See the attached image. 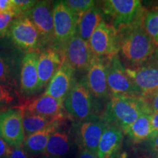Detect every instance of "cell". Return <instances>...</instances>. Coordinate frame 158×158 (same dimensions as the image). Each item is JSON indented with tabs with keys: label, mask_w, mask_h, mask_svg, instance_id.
Masks as SVG:
<instances>
[{
	"label": "cell",
	"mask_w": 158,
	"mask_h": 158,
	"mask_svg": "<svg viewBox=\"0 0 158 158\" xmlns=\"http://www.w3.org/2000/svg\"><path fill=\"white\" fill-rule=\"evenodd\" d=\"M152 113H158V91L147 99H143Z\"/></svg>",
	"instance_id": "obj_32"
},
{
	"label": "cell",
	"mask_w": 158,
	"mask_h": 158,
	"mask_svg": "<svg viewBox=\"0 0 158 158\" xmlns=\"http://www.w3.org/2000/svg\"><path fill=\"white\" fill-rule=\"evenodd\" d=\"M17 17L23 14L34 7L37 1L33 0H12Z\"/></svg>",
	"instance_id": "obj_28"
},
{
	"label": "cell",
	"mask_w": 158,
	"mask_h": 158,
	"mask_svg": "<svg viewBox=\"0 0 158 158\" xmlns=\"http://www.w3.org/2000/svg\"><path fill=\"white\" fill-rule=\"evenodd\" d=\"M142 26L146 32L158 47V7L145 11Z\"/></svg>",
	"instance_id": "obj_26"
},
{
	"label": "cell",
	"mask_w": 158,
	"mask_h": 158,
	"mask_svg": "<svg viewBox=\"0 0 158 158\" xmlns=\"http://www.w3.org/2000/svg\"><path fill=\"white\" fill-rule=\"evenodd\" d=\"M76 158H99L98 154L87 150H81L79 151Z\"/></svg>",
	"instance_id": "obj_36"
},
{
	"label": "cell",
	"mask_w": 158,
	"mask_h": 158,
	"mask_svg": "<svg viewBox=\"0 0 158 158\" xmlns=\"http://www.w3.org/2000/svg\"><path fill=\"white\" fill-rule=\"evenodd\" d=\"M64 102L67 113L76 123L99 116V105L85 78L76 81Z\"/></svg>",
	"instance_id": "obj_3"
},
{
	"label": "cell",
	"mask_w": 158,
	"mask_h": 158,
	"mask_svg": "<svg viewBox=\"0 0 158 158\" xmlns=\"http://www.w3.org/2000/svg\"><path fill=\"white\" fill-rule=\"evenodd\" d=\"M124 133L119 128L107 124L98 148L99 158H113L121 147Z\"/></svg>",
	"instance_id": "obj_21"
},
{
	"label": "cell",
	"mask_w": 158,
	"mask_h": 158,
	"mask_svg": "<svg viewBox=\"0 0 158 158\" xmlns=\"http://www.w3.org/2000/svg\"><path fill=\"white\" fill-rule=\"evenodd\" d=\"M138 95L147 99L158 91V51L148 62L135 68H126Z\"/></svg>",
	"instance_id": "obj_7"
},
{
	"label": "cell",
	"mask_w": 158,
	"mask_h": 158,
	"mask_svg": "<svg viewBox=\"0 0 158 158\" xmlns=\"http://www.w3.org/2000/svg\"><path fill=\"white\" fill-rule=\"evenodd\" d=\"M88 43L94 56L99 58L111 59L119 52L117 33L105 21L98 25Z\"/></svg>",
	"instance_id": "obj_9"
},
{
	"label": "cell",
	"mask_w": 158,
	"mask_h": 158,
	"mask_svg": "<svg viewBox=\"0 0 158 158\" xmlns=\"http://www.w3.org/2000/svg\"><path fill=\"white\" fill-rule=\"evenodd\" d=\"M107 83L110 97L138 96L119 57L106 59Z\"/></svg>",
	"instance_id": "obj_10"
},
{
	"label": "cell",
	"mask_w": 158,
	"mask_h": 158,
	"mask_svg": "<svg viewBox=\"0 0 158 158\" xmlns=\"http://www.w3.org/2000/svg\"><path fill=\"white\" fill-rule=\"evenodd\" d=\"M38 158H56V157H51V156H48V155H45V154H43V155H41L40 157H39Z\"/></svg>",
	"instance_id": "obj_37"
},
{
	"label": "cell",
	"mask_w": 158,
	"mask_h": 158,
	"mask_svg": "<svg viewBox=\"0 0 158 158\" xmlns=\"http://www.w3.org/2000/svg\"><path fill=\"white\" fill-rule=\"evenodd\" d=\"M103 16L110 20L116 31L127 28L143 19L146 10L139 0H106L100 3Z\"/></svg>",
	"instance_id": "obj_4"
},
{
	"label": "cell",
	"mask_w": 158,
	"mask_h": 158,
	"mask_svg": "<svg viewBox=\"0 0 158 158\" xmlns=\"http://www.w3.org/2000/svg\"><path fill=\"white\" fill-rule=\"evenodd\" d=\"M60 127L49 138L45 155L60 158L64 157L70 152L72 145L70 132L61 130Z\"/></svg>",
	"instance_id": "obj_24"
},
{
	"label": "cell",
	"mask_w": 158,
	"mask_h": 158,
	"mask_svg": "<svg viewBox=\"0 0 158 158\" xmlns=\"http://www.w3.org/2000/svg\"><path fill=\"white\" fill-rule=\"evenodd\" d=\"M0 138L12 148L22 147L26 135L22 111L19 108L0 112Z\"/></svg>",
	"instance_id": "obj_11"
},
{
	"label": "cell",
	"mask_w": 158,
	"mask_h": 158,
	"mask_svg": "<svg viewBox=\"0 0 158 158\" xmlns=\"http://www.w3.org/2000/svg\"><path fill=\"white\" fill-rule=\"evenodd\" d=\"M21 111H22L23 124L26 137L45 129L52 122L57 121L29 112L23 111V110Z\"/></svg>",
	"instance_id": "obj_25"
},
{
	"label": "cell",
	"mask_w": 158,
	"mask_h": 158,
	"mask_svg": "<svg viewBox=\"0 0 158 158\" xmlns=\"http://www.w3.org/2000/svg\"><path fill=\"white\" fill-rule=\"evenodd\" d=\"M143 19L127 28L116 31L119 52L127 65L135 68L151 59L158 51L155 45L142 26Z\"/></svg>",
	"instance_id": "obj_1"
},
{
	"label": "cell",
	"mask_w": 158,
	"mask_h": 158,
	"mask_svg": "<svg viewBox=\"0 0 158 158\" xmlns=\"http://www.w3.org/2000/svg\"><path fill=\"white\" fill-rule=\"evenodd\" d=\"M74 74L75 71L68 63L63 60L60 68L48 84L44 94L64 102L76 81Z\"/></svg>",
	"instance_id": "obj_16"
},
{
	"label": "cell",
	"mask_w": 158,
	"mask_h": 158,
	"mask_svg": "<svg viewBox=\"0 0 158 158\" xmlns=\"http://www.w3.org/2000/svg\"><path fill=\"white\" fill-rule=\"evenodd\" d=\"M103 21V14L98 6L82 13L78 19L76 34L86 42H89L98 25Z\"/></svg>",
	"instance_id": "obj_22"
},
{
	"label": "cell",
	"mask_w": 158,
	"mask_h": 158,
	"mask_svg": "<svg viewBox=\"0 0 158 158\" xmlns=\"http://www.w3.org/2000/svg\"><path fill=\"white\" fill-rule=\"evenodd\" d=\"M62 62V55L53 47H48L39 54L37 62L39 91L49 84Z\"/></svg>",
	"instance_id": "obj_18"
},
{
	"label": "cell",
	"mask_w": 158,
	"mask_h": 158,
	"mask_svg": "<svg viewBox=\"0 0 158 158\" xmlns=\"http://www.w3.org/2000/svg\"><path fill=\"white\" fill-rule=\"evenodd\" d=\"M37 52L27 53L21 60L20 70V91L25 96H30L39 91Z\"/></svg>",
	"instance_id": "obj_17"
},
{
	"label": "cell",
	"mask_w": 158,
	"mask_h": 158,
	"mask_svg": "<svg viewBox=\"0 0 158 158\" xmlns=\"http://www.w3.org/2000/svg\"><path fill=\"white\" fill-rule=\"evenodd\" d=\"M147 110H150L145 100L139 96L110 97L102 118L108 124L119 128L124 133Z\"/></svg>",
	"instance_id": "obj_2"
},
{
	"label": "cell",
	"mask_w": 158,
	"mask_h": 158,
	"mask_svg": "<svg viewBox=\"0 0 158 158\" xmlns=\"http://www.w3.org/2000/svg\"><path fill=\"white\" fill-rule=\"evenodd\" d=\"M14 15L10 13H0V37H5L8 35L10 26L13 21Z\"/></svg>",
	"instance_id": "obj_29"
},
{
	"label": "cell",
	"mask_w": 158,
	"mask_h": 158,
	"mask_svg": "<svg viewBox=\"0 0 158 158\" xmlns=\"http://www.w3.org/2000/svg\"><path fill=\"white\" fill-rule=\"evenodd\" d=\"M21 64L18 54L0 50V84L15 88L20 79Z\"/></svg>",
	"instance_id": "obj_19"
},
{
	"label": "cell",
	"mask_w": 158,
	"mask_h": 158,
	"mask_svg": "<svg viewBox=\"0 0 158 158\" xmlns=\"http://www.w3.org/2000/svg\"><path fill=\"white\" fill-rule=\"evenodd\" d=\"M8 36L15 46L28 53L36 52L44 47L35 26L23 14L13 20L10 26Z\"/></svg>",
	"instance_id": "obj_6"
},
{
	"label": "cell",
	"mask_w": 158,
	"mask_h": 158,
	"mask_svg": "<svg viewBox=\"0 0 158 158\" xmlns=\"http://www.w3.org/2000/svg\"><path fill=\"white\" fill-rule=\"evenodd\" d=\"M62 56L76 71H87L95 58L88 42L76 34L71 38L62 50Z\"/></svg>",
	"instance_id": "obj_12"
},
{
	"label": "cell",
	"mask_w": 158,
	"mask_h": 158,
	"mask_svg": "<svg viewBox=\"0 0 158 158\" xmlns=\"http://www.w3.org/2000/svg\"><path fill=\"white\" fill-rule=\"evenodd\" d=\"M147 142V150L152 158H158V134L154 135Z\"/></svg>",
	"instance_id": "obj_31"
},
{
	"label": "cell",
	"mask_w": 158,
	"mask_h": 158,
	"mask_svg": "<svg viewBox=\"0 0 158 158\" xmlns=\"http://www.w3.org/2000/svg\"><path fill=\"white\" fill-rule=\"evenodd\" d=\"M63 2L69 10L78 18L82 13L97 5L96 2L92 0H67Z\"/></svg>",
	"instance_id": "obj_27"
},
{
	"label": "cell",
	"mask_w": 158,
	"mask_h": 158,
	"mask_svg": "<svg viewBox=\"0 0 158 158\" xmlns=\"http://www.w3.org/2000/svg\"><path fill=\"white\" fill-rule=\"evenodd\" d=\"M54 40L51 47L62 55V50L68 41L76 34L78 18L71 12L63 1L54 2Z\"/></svg>",
	"instance_id": "obj_5"
},
{
	"label": "cell",
	"mask_w": 158,
	"mask_h": 158,
	"mask_svg": "<svg viewBox=\"0 0 158 158\" xmlns=\"http://www.w3.org/2000/svg\"><path fill=\"white\" fill-rule=\"evenodd\" d=\"M86 72L85 80L92 95L99 100L110 98L107 83L106 59L95 56Z\"/></svg>",
	"instance_id": "obj_14"
},
{
	"label": "cell",
	"mask_w": 158,
	"mask_h": 158,
	"mask_svg": "<svg viewBox=\"0 0 158 158\" xmlns=\"http://www.w3.org/2000/svg\"><path fill=\"white\" fill-rule=\"evenodd\" d=\"M64 120H57L40 131L26 137L23 149L31 155L44 154L50 136L62 125Z\"/></svg>",
	"instance_id": "obj_20"
},
{
	"label": "cell",
	"mask_w": 158,
	"mask_h": 158,
	"mask_svg": "<svg viewBox=\"0 0 158 158\" xmlns=\"http://www.w3.org/2000/svg\"><path fill=\"white\" fill-rule=\"evenodd\" d=\"M12 147L0 138V158H9Z\"/></svg>",
	"instance_id": "obj_34"
},
{
	"label": "cell",
	"mask_w": 158,
	"mask_h": 158,
	"mask_svg": "<svg viewBox=\"0 0 158 158\" xmlns=\"http://www.w3.org/2000/svg\"><path fill=\"white\" fill-rule=\"evenodd\" d=\"M14 100V95L11 92V88L0 84V108L5 107Z\"/></svg>",
	"instance_id": "obj_30"
},
{
	"label": "cell",
	"mask_w": 158,
	"mask_h": 158,
	"mask_svg": "<svg viewBox=\"0 0 158 158\" xmlns=\"http://www.w3.org/2000/svg\"><path fill=\"white\" fill-rule=\"evenodd\" d=\"M152 113L151 110H147L142 114L124 133L133 143L147 141L153 135L151 125Z\"/></svg>",
	"instance_id": "obj_23"
},
{
	"label": "cell",
	"mask_w": 158,
	"mask_h": 158,
	"mask_svg": "<svg viewBox=\"0 0 158 158\" xmlns=\"http://www.w3.org/2000/svg\"><path fill=\"white\" fill-rule=\"evenodd\" d=\"M19 109L52 120H64L63 102L44 94L40 98L26 102Z\"/></svg>",
	"instance_id": "obj_15"
},
{
	"label": "cell",
	"mask_w": 158,
	"mask_h": 158,
	"mask_svg": "<svg viewBox=\"0 0 158 158\" xmlns=\"http://www.w3.org/2000/svg\"><path fill=\"white\" fill-rule=\"evenodd\" d=\"M151 125L153 135L158 134V113H152Z\"/></svg>",
	"instance_id": "obj_35"
},
{
	"label": "cell",
	"mask_w": 158,
	"mask_h": 158,
	"mask_svg": "<svg viewBox=\"0 0 158 158\" xmlns=\"http://www.w3.org/2000/svg\"><path fill=\"white\" fill-rule=\"evenodd\" d=\"M9 158H32V155L27 152L23 147L12 148Z\"/></svg>",
	"instance_id": "obj_33"
},
{
	"label": "cell",
	"mask_w": 158,
	"mask_h": 158,
	"mask_svg": "<svg viewBox=\"0 0 158 158\" xmlns=\"http://www.w3.org/2000/svg\"><path fill=\"white\" fill-rule=\"evenodd\" d=\"M76 141L80 150L97 153L99 143L107 123L102 117H94L76 124Z\"/></svg>",
	"instance_id": "obj_13"
},
{
	"label": "cell",
	"mask_w": 158,
	"mask_h": 158,
	"mask_svg": "<svg viewBox=\"0 0 158 158\" xmlns=\"http://www.w3.org/2000/svg\"><path fill=\"white\" fill-rule=\"evenodd\" d=\"M54 3L51 1H38L32 8L23 13L30 20L38 31L43 46L49 45L51 47L54 43Z\"/></svg>",
	"instance_id": "obj_8"
}]
</instances>
